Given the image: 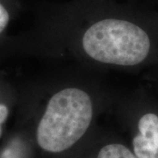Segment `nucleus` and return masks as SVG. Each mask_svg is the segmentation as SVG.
<instances>
[{"label":"nucleus","mask_w":158,"mask_h":158,"mask_svg":"<svg viewBox=\"0 0 158 158\" xmlns=\"http://www.w3.org/2000/svg\"><path fill=\"white\" fill-rule=\"evenodd\" d=\"M15 116L14 129L0 145V158H38L26 119L17 110Z\"/></svg>","instance_id":"20e7f679"},{"label":"nucleus","mask_w":158,"mask_h":158,"mask_svg":"<svg viewBox=\"0 0 158 158\" xmlns=\"http://www.w3.org/2000/svg\"><path fill=\"white\" fill-rule=\"evenodd\" d=\"M20 95V87L0 72V141L4 138L6 127L15 113Z\"/></svg>","instance_id":"39448f33"},{"label":"nucleus","mask_w":158,"mask_h":158,"mask_svg":"<svg viewBox=\"0 0 158 158\" xmlns=\"http://www.w3.org/2000/svg\"><path fill=\"white\" fill-rule=\"evenodd\" d=\"M113 95L91 75L71 73L20 87L17 110L38 158H60L79 145L113 109Z\"/></svg>","instance_id":"f03ea898"},{"label":"nucleus","mask_w":158,"mask_h":158,"mask_svg":"<svg viewBox=\"0 0 158 158\" xmlns=\"http://www.w3.org/2000/svg\"><path fill=\"white\" fill-rule=\"evenodd\" d=\"M60 158H137L123 136L98 125L79 145Z\"/></svg>","instance_id":"7ed1b4c3"},{"label":"nucleus","mask_w":158,"mask_h":158,"mask_svg":"<svg viewBox=\"0 0 158 158\" xmlns=\"http://www.w3.org/2000/svg\"><path fill=\"white\" fill-rule=\"evenodd\" d=\"M153 48L151 31L129 0H69L41 6L28 31L0 45V60L30 56L129 70L150 60Z\"/></svg>","instance_id":"f257e3e1"},{"label":"nucleus","mask_w":158,"mask_h":158,"mask_svg":"<svg viewBox=\"0 0 158 158\" xmlns=\"http://www.w3.org/2000/svg\"><path fill=\"white\" fill-rule=\"evenodd\" d=\"M19 10V0H0V45L10 36L9 28Z\"/></svg>","instance_id":"423d86ee"}]
</instances>
